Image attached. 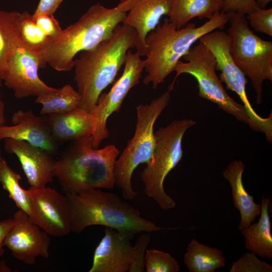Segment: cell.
I'll list each match as a JSON object with an SVG mask.
<instances>
[{
  "label": "cell",
  "mask_w": 272,
  "mask_h": 272,
  "mask_svg": "<svg viewBox=\"0 0 272 272\" xmlns=\"http://www.w3.org/2000/svg\"><path fill=\"white\" fill-rule=\"evenodd\" d=\"M70 214L71 232H82L90 226L113 228L133 238L136 233L180 227L164 228L143 218L140 211L117 194L99 188L65 193Z\"/></svg>",
  "instance_id": "obj_1"
},
{
  "label": "cell",
  "mask_w": 272,
  "mask_h": 272,
  "mask_svg": "<svg viewBox=\"0 0 272 272\" xmlns=\"http://www.w3.org/2000/svg\"><path fill=\"white\" fill-rule=\"evenodd\" d=\"M126 14L117 6L108 8L99 3L92 5L78 21L63 29L58 38L50 40L38 54L40 68L48 64L57 71H71L74 67L75 56L111 38Z\"/></svg>",
  "instance_id": "obj_2"
},
{
  "label": "cell",
  "mask_w": 272,
  "mask_h": 272,
  "mask_svg": "<svg viewBox=\"0 0 272 272\" xmlns=\"http://www.w3.org/2000/svg\"><path fill=\"white\" fill-rule=\"evenodd\" d=\"M136 37L133 28L119 24L111 38L82 51L74 59V80L82 97L81 108L89 112L93 109L102 91L124 64L128 50L134 47Z\"/></svg>",
  "instance_id": "obj_3"
},
{
  "label": "cell",
  "mask_w": 272,
  "mask_h": 272,
  "mask_svg": "<svg viewBox=\"0 0 272 272\" xmlns=\"http://www.w3.org/2000/svg\"><path fill=\"white\" fill-rule=\"evenodd\" d=\"M228 13L216 12L208 21L196 27L192 23L178 29L168 19L150 32L146 38L144 69L147 75L145 85L154 89L162 84L183 57L199 39L212 31L222 29L228 22Z\"/></svg>",
  "instance_id": "obj_4"
},
{
  "label": "cell",
  "mask_w": 272,
  "mask_h": 272,
  "mask_svg": "<svg viewBox=\"0 0 272 272\" xmlns=\"http://www.w3.org/2000/svg\"><path fill=\"white\" fill-rule=\"evenodd\" d=\"M119 154L114 145L94 148L91 135L81 137L72 141L55 160L54 177L65 193L111 189L115 185L114 164Z\"/></svg>",
  "instance_id": "obj_5"
},
{
  "label": "cell",
  "mask_w": 272,
  "mask_h": 272,
  "mask_svg": "<svg viewBox=\"0 0 272 272\" xmlns=\"http://www.w3.org/2000/svg\"><path fill=\"white\" fill-rule=\"evenodd\" d=\"M170 91L163 93L149 104L137 106V122L132 138L114 164L115 184L121 189L126 199H133L138 194L132 187L133 171L142 163H148L155 147L154 126L156 121L168 106Z\"/></svg>",
  "instance_id": "obj_6"
},
{
  "label": "cell",
  "mask_w": 272,
  "mask_h": 272,
  "mask_svg": "<svg viewBox=\"0 0 272 272\" xmlns=\"http://www.w3.org/2000/svg\"><path fill=\"white\" fill-rule=\"evenodd\" d=\"M196 124L189 119L175 120L154 132L155 147L151 161L140 176L146 194L153 198L164 210L173 208L176 203L165 191L166 176L181 161L183 156L182 139L187 129Z\"/></svg>",
  "instance_id": "obj_7"
},
{
  "label": "cell",
  "mask_w": 272,
  "mask_h": 272,
  "mask_svg": "<svg viewBox=\"0 0 272 272\" xmlns=\"http://www.w3.org/2000/svg\"><path fill=\"white\" fill-rule=\"evenodd\" d=\"M230 26L229 52L235 63L250 80L256 102H262V85L272 81V42L262 39L250 29L245 15L228 13Z\"/></svg>",
  "instance_id": "obj_8"
},
{
  "label": "cell",
  "mask_w": 272,
  "mask_h": 272,
  "mask_svg": "<svg viewBox=\"0 0 272 272\" xmlns=\"http://www.w3.org/2000/svg\"><path fill=\"white\" fill-rule=\"evenodd\" d=\"M183 58L186 62L178 61L174 70L176 76L169 90L172 89L179 75L189 74L197 82L198 95L200 97L216 104L220 109L234 116L237 120L249 125V118L244 106L227 94L222 81L218 77L216 73V59L212 51L199 41Z\"/></svg>",
  "instance_id": "obj_9"
},
{
  "label": "cell",
  "mask_w": 272,
  "mask_h": 272,
  "mask_svg": "<svg viewBox=\"0 0 272 272\" xmlns=\"http://www.w3.org/2000/svg\"><path fill=\"white\" fill-rule=\"evenodd\" d=\"M213 53L216 59V70L219 71L220 80L227 89L234 92L243 103L249 118V125L253 130L264 133L266 140L272 141V115L262 117L257 114L247 97L246 85L247 80L235 63L229 52L230 38L222 31L214 30L199 39Z\"/></svg>",
  "instance_id": "obj_10"
},
{
  "label": "cell",
  "mask_w": 272,
  "mask_h": 272,
  "mask_svg": "<svg viewBox=\"0 0 272 272\" xmlns=\"http://www.w3.org/2000/svg\"><path fill=\"white\" fill-rule=\"evenodd\" d=\"M139 52H127L124 68L121 77L108 93H101L97 104L90 112L95 122V129L91 135L92 146L98 148L102 141L107 138L109 132L107 121L114 112H118L127 94L140 82L144 69V60Z\"/></svg>",
  "instance_id": "obj_11"
},
{
  "label": "cell",
  "mask_w": 272,
  "mask_h": 272,
  "mask_svg": "<svg viewBox=\"0 0 272 272\" xmlns=\"http://www.w3.org/2000/svg\"><path fill=\"white\" fill-rule=\"evenodd\" d=\"M30 218L48 235L61 237L71 232L70 214L65 195L46 186L30 187Z\"/></svg>",
  "instance_id": "obj_12"
},
{
  "label": "cell",
  "mask_w": 272,
  "mask_h": 272,
  "mask_svg": "<svg viewBox=\"0 0 272 272\" xmlns=\"http://www.w3.org/2000/svg\"><path fill=\"white\" fill-rule=\"evenodd\" d=\"M39 68L38 53L29 50L20 43L7 62L3 82L19 99L37 97L56 90L57 88L49 86L40 79Z\"/></svg>",
  "instance_id": "obj_13"
},
{
  "label": "cell",
  "mask_w": 272,
  "mask_h": 272,
  "mask_svg": "<svg viewBox=\"0 0 272 272\" xmlns=\"http://www.w3.org/2000/svg\"><path fill=\"white\" fill-rule=\"evenodd\" d=\"M14 225L4 241L13 257L28 264L35 263L37 257L48 258L50 239L24 211L19 209L14 214Z\"/></svg>",
  "instance_id": "obj_14"
},
{
  "label": "cell",
  "mask_w": 272,
  "mask_h": 272,
  "mask_svg": "<svg viewBox=\"0 0 272 272\" xmlns=\"http://www.w3.org/2000/svg\"><path fill=\"white\" fill-rule=\"evenodd\" d=\"M173 0H120L117 6L128 12L122 24L134 29L137 33L135 47L141 56L146 52L147 34L159 25L161 18L169 16Z\"/></svg>",
  "instance_id": "obj_15"
},
{
  "label": "cell",
  "mask_w": 272,
  "mask_h": 272,
  "mask_svg": "<svg viewBox=\"0 0 272 272\" xmlns=\"http://www.w3.org/2000/svg\"><path fill=\"white\" fill-rule=\"evenodd\" d=\"M12 126L0 127V141L5 139L24 141L54 153L58 144L54 140L48 116H38L31 110H19L12 117Z\"/></svg>",
  "instance_id": "obj_16"
},
{
  "label": "cell",
  "mask_w": 272,
  "mask_h": 272,
  "mask_svg": "<svg viewBox=\"0 0 272 272\" xmlns=\"http://www.w3.org/2000/svg\"><path fill=\"white\" fill-rule=\"evenodd\" d=\"M4 140L5 150L17 156L30 187H43L52 181L55 160L51 154L24 141Z\"/></svg>",
  "instance_id": "obj_17"
},
{
  "label": "cell",
  "mask_w": 272,
  "mask_h": 272,
  "mask_svg": "<svg viewBox=\"0 0 272 272\" xmlns=\"http://www.w3.org/2000/svg\"><path fill=\"white\" fill-rule=\"evenodd\" d=\"M130 237L109 227L96 247L89 272H126L129 269L133 245Z\"/></svg>",
  "instance_id": "obj_18"
},
{
  "label": "cell",
  "mask_w": 272,
  "mask_h": 272,
  "mask_svg": "<svg viewBox=\"0 0 272 272\" xmlns=\"http://www.w3.org/2000/svg\"><path fill=\"white\" fill-rule=\"evenodd\" d=\"M48 115L53 138L58 144L91 135L95 129L93 116L80 107L64 114Z\"/></svg>",
  "instance_id": "obj_19"
},
{
  "label": "cell",
  "mask_w": 272,
  "mask_h": 272,
  "mask_svg": "<svg viewBox=\"0 0 272 272\" xmlns=\"http://www.w3.org/2000/svg\"><path fill=\"white\" fill-rule=\"evenodd\" d=\"M245 164L242 161L234 160L222 173L230 184L234 206L240 212V222L238 227L239 230L250 225L261 211V205L256 203L253 197L244 188L242 182Z\"/></svg>",
  "instance_id": "obj_20"
},
{
  "label": "cell",
  "mask_w": 272,
  "mask_h": 272,
  "mask_svg": "<svg viewBox=\"0 0 272 272\" xmlns=\"http://www.w3.org/2000/svg\"><path fill=\"white\" fill-rule=\"evenodd\" d=\"M268 197H261V211L258 222L240 231L244 239L245 247L259 257L272 258V234Z\"/></svg>",
  "instance_id": "obj_21"
},
{
  "label": "cell",
  "mask_w": 272,
  "mask_h": 272,
  "mask_svg": "<svg viewBox=\"0 0 272 272\" xmlns=\"http://www.w3.org/2000/svg\"><path fill=\"white\" fill-rule=\"evenodd\" d=\"M223 3L224 0H173L168 19L179 29L193 18L211 19L222 10Z\"/></svg>",
  "instance_id": "obj_22"
},
{
  "label": "cell",
  "mask_w": 272,
  "mask_h": 272,
  "mask_svg": "<svg viewBox=\"0 0 272 272\" xmlns=\"http://www.w3.org/2000/svg\"><path fill=\"white\" fill-rule=\"evenodd\" d=\"M183 261L189 272H214L226 265L220 249L200 243L195 238L188 243Z\"/></svg>",
  "instance_id": "obj_23"
},
{
  "label": "cell",
  "mask_w": 272,
  "mask_h": 272,
  "mask_svg": "<svg viewBox=\"0 0 272 272\" xmlns=\"http://www.w3.org/2000/svg\"><path fill=\"white\" fill-rule=\"evenodd\" d=\"M21 13L0 10V88L7 62L21 43L19 20Z\"/></svg>",
  "instance_id": "obj_24"
},
{
  "label": "cell",
  "mask_w": 272,
  "mask_h": 272,
  "mask_svg": "<svg viewBox=\"0 0 272 272\" xmlns=\"http://www.w3.org/2000/svg\"><path fill=\"white\" fill-rule=\"evenodd\" d=\"M82 97L78 91L69 84L56 90L42 94L38 96L35 103L42 105L41 115L61 114L69 112L80 107Z\"/></svg>",
  "instance_id": "obj_25"
},
{
  "label": "cell",
  "mask_w": 272,
  "mask_h": 272,
  "mask_svg": "<svg viewBox=\"0 0 272 272\" xmlns=\"http://www.w3.org/2000/svg\"><path fill=\"white\" fill-rule=\"evenodd\" d=\"M21 179L20 175L15 172L3 158L0 162V183L18 209L31 217L30 197L27 190L21 186L19 183Z\"/></svg>",
  "instance_id": "obj_26"
},
{
  "label": "cell",
  "mask_w": 272,
  "mask_h": 272,
  "mask_svg": "<svg viewBox=\"0 0 272 272\" xmlns=\"http://www.w3.org/2000/svg\"><path fill=\"white\" fill-rule=\"evenodd\" d=\"M21 43L29 50L41 52L51 39L38 27L28 12L21 13L19 20Z\"/></svg>",
  "instance_id": "obj_27"
},
{
  "label": "cell",
  "mask_w": 272,
  "mask_h": 272,
  "mask_svg": "<svg viewBox=\"0 0 272 272\" xmlns=\"http://www.w3.org/2000/svg\"><path fill=\"white\" fill-rule=\"evenodd\" d=\"M145 271L178 272L180 265L171 255L162 250L147 249L145 254Z\"/></svg>",
  "instance_id": "obj_28"
},
{
  "label": "cell",
  "mask_w": 272,
  "mask_h": 272,
  "mask_svg": "<svg viewBox=\"0 0 272 272\" xmlns=\"http://www.w3.org/2000/svg\"><path fill=\"white\" fill-rule=\"evenodd\" d=\"M230 272H271L272 266L260 260L253 252H245L233 261Z\"/></svg>",
  "instance_id": "obj_29"
},
{
  "label": "cell",
  "mask_w": 272,
  "mask_h": 272,
  "mask_svg": "<svg viewBox=\"0 0 272 272\" xmlns=\"http://www.w3.org/2000/svg\"><path fill=\"white\" fill-rule=\"evenodd\" d=\"M143 233L133 246L132 260L128 272L145 271V254L151 237L149 232Z\"/></svg>",
  "instance_id": "obj_30"
},
{
  "label": "cell",
  "mask_w": 272,
  "mask_h": 272,
  "mask_svg": "<svg viewBox=\"0 0 272 272\" xmlns=\"http://www.w3.org/2000/svg\"><path fill=\"white\" fill-rule=\"evenodd\" d=\"M246 19L255 31L272 36L271 8H258L248 14Z\"/></svg>",
  "instance_id": "obj_31"
},
{
  "label": "cell",
  "mask_w": 272,
  "mask_h": 272,
  "mask_svg": "<svg viewBox=\"0 0 272 272\" xmlns=\"http://www.w3.org/2000/svg\"><path fill=\"white\" fill-rule=\"evenodd\" d=\"M38 27L51 40L58 38L62 29L54 15H41L33 19Z\"/></svg>",
  "instance_id": "obj_32"
},
{
  "label": "cell",
  "mask_w": 272,
  "mask_h": 272,
  "mask_svg": "<svg viewBox=\"0 0 272 272\" xmlns=\"http://www.w3.org/2000/svg\"><path fill=\"white\" fill-rule=\"evenodd\" d=\"M259 8L255 0H224L221 12L238 13L246 15Z\"/></svg>",
  "instance_id": "obj_33"
},
{
  "label": "cell",
  "mask_w": 272,
  "mask_h": 272,
  "mask_svg": "<svg viewBox=\"0 0 272 272\" xmlns=\"http://www.w3.org/2000/svg\"><path fill=\"white\" fill-rule=\"evenodd\" d=\"M63 0H39L32 16L33 19L41 15H54Z\"/></svg>",
  "instance_id": "obj_34"
},
{
  "label": "cell",
  "mask_w": 272,
  "mask_h": 272,
  "mask_svg": "<svg viewBox=\"0 0 272 272\" xmlns=\"http://www.w3.org/2000/svg\"><path fill=\"white\" fill-rule=\"evenodd\" d=\"M14 225L13 218L0 221V257L4 253V241L6 237Z\"/></svg>",
  "instance_id": "obj_35"
},
{
  "label": "cell",
  "mask_w": 272,
  "mask_h": 272,
  "mask_svg": "<svg viewBox=\"0 0 272 272\" xmlns=\"http://www.w3.org/2000/svg\"><path fill=\"white\" fill-rule=\"evenodd\" d=\"M5 103L2 99L0 94V127L4 125L6 119L4 115Z\"/></svg>",
  "instance_id": "obj_36"
},
{
  "label": "cell",
  "mask_w": 272,
  "mask_h": 272,
  "mask_svg": "<svg viewBox=\"0 0 272 272\" xmlns=\"http://www.w3.org/2000/svg\"><path fill=\"white\" fill-rule=\"evenodd\" d=\"M258 7L260 9H265L266 5L271 1V0H255Z\"/></svg>",
  "instance_id": "obj_37"
},
{
  "label": "cell",
  "mask_w": 272,
  "mask_h": 272,
  "mask_svg": "<svg viewBox=\"0 0 272 272\" xmlns=\"http://www.w3.org/2000/svg\"><path fill=\"white\" fill-rule=\"evenodd\" d=\"M0 271H11V269L8 267L4 260H2L0 261Z\"/></svg>",
  "instance_id": "obj_38"
},
{
  "label": "cell",
  "mask_w": 272,
  "mask_h": 272,
  "mask_svg": "<svg viewBox=\"0 0 272 272\" xmlns=\"http://www.w3.org/2000/svg\"><path fill=\"white\" fill-rule=\"evenodd\" d=\"M3 159V158L1 156V151H0V162L1 161V160Z\"/></svg>",
  "instance_id": "obj_39"
}]
</instances>
